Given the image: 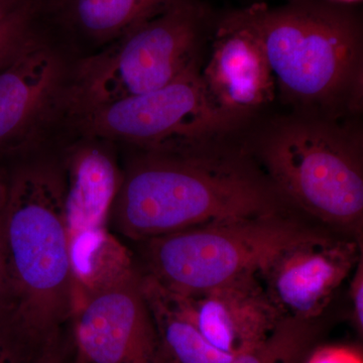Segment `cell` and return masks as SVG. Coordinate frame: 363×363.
<instances>
[{
	"label": "cell",
	"instance_id": "cell-16",
	"mask_svg": "<svg viewBox=\"0 0 363 363\" xmlns=\"http://www.w3.org/2000/svg\"><path fill=\"white\" fill-rule=\"evenodd\" d=\"M311 322L285 319L271 337L228 363H300L313 337Z\"/></svg>",
	"mask_w": 363,
	"mask_h": 363
},
{
	"label": "cell",
	"instance_id": "cell-11",
	"mask_svg": "<svg viewBox=\"0 0 363 363\" xmlns=\"http://www.w3.org/2000/svg\"><path fill=\"white\" fill-rule=\"evenodd\" d=\"M188 297L204 338L216 350L234 357L264 343L285 320L272 305L257 274Z\"/></svg>",
	"mask_w": 363,
	"mask_h": 363
},
{
	"label": "cell",
	"instance_id": "cell-3",
	"mask_svg": "<svg viewBox=\"0 0 363 363\" xmlns=\"http://www.w3.org/2000/svg\"><path fill=\"white\" fill-rule=\"evenodd\" d=\"M284 96L296 105L351 111L362 99V40L350 14L318 0L245 9Z\"/></svg>",
	"mask_w": 363,
	"mask_h": 363
},
{
	"label": "cell",
	"instance_id": "cell-4",
	"mask_svg": "<svg viewBox=\"0 0 363 363\" xmlns=\"http://www.w3.org/2000/svg\"><path fill=\"white\" fill-rule=\"evenodd\" d=\"M259 155L271 185L331 225L358 231L363 218L359 140L329 121L296 118L262 138Z\"/></svg>",
	"mask_w": 363,
	"mask_h": 363
},
{
	"label": "cell",
	"instance_id": "cell-18",
	"mask_svg": "<svg viewBox=\"0 0 363 363\" xmlns=\"http://www.w3.org/2000/svg\"><path fill=\"white\" fill-rule=\"evenodd\" d=\"M33 344L9 323L0 317V363H25L26 350Z\"/></svg>",
	"mask_w": 363,
	"mask_h": 363
},
{
	"label": "cell",
	"instance_id": "cell-5",
	"mask_svg": "<svg viewBox=\"0 0 363 363\" xmlns=\"http://www.w3.org/2000/svg\"><path fill=\"white\" fill-rule=\"evenodd\" d=\"M200 18L195 4L180 0L83 59L65 86L62 106L77 118L174 82L198 67Z\"/></svg>",
	"mask_w": 363,
	"mask_h": 363
},
{
	"label": "cell",
	"instance_id": "cell-13",
	"mask_svg": "<svg viewBox=\"0 0 363 363\" xmlns=\"http://www.w3.org/2000/svg\"><path fill=\"white\" fill-rule=\"evenodd\" d=\"M63 175L64 212L71 252L109 233L123 172L107 149L88 142L69 152Z\"/></svg>",
	"mask_w": 363,
	"mask_h": 363
},
{
	"label": "cell",
	"instance_id": "cell-20",
	"mask_svg": "<svg viewBox=\"0 0 363 363\" xmlns=\"http://www.w3.org/2000/svg\"><path fill=\"white\" fill-rule=\"evenodd\" d=\"M350 285V300L352 307V319L357 330H363V259H359L352 272Z\"/></svg>",
	"mask_w": 363,
	"mask_h": 363
},
{
	"label": "cell",
	"instance_id": "cell-1",
	"mask_svg": "<svg viewBox=\"0 0 363 363\" xmlns=\"http://www.w3.org/2000/svg\"><path fill=\"white\" fill-rule=\"evenodd\" d=\"M145 152L123 173L111 210V225L128 240L279 211L274 187L240 160L201 147Z\"/></svg>",
	"mask_w": 363,
	"mask_h": 363
},
{
	"label": "cell",
	"instance_id": "cell-14",
	"mask_svg": "<svg viewBox=\"0 0 363 363\" xmlns=\"http://www.w3.org/2000/svg\"><path fill=\"white\" fill-rule=\"evenodd\" d=\"M140 285L164 350L173 363H228L234 355L213 347L195 323L188 296L169 290L147 272Z\"/></svg>",
	"mask_w": 363,
	"mask_h": 363
},
{
	"label": "cell",
	"instance_id": "cell-6",
	"mask_svg": "<svg viewBox=\"0 0 363 363\" xmlns=\"http://www.w3.org/2000/svg\"><path fill=\"white\" fill-rule=\"evenodd\" d=\"M318 231L279 212L211 222L143 241L147 272L192 296L257 274L284 247Z\"/></svg>",
	"mask_w": 363,
	"mask_h": 363
},
{
	"label": "cell",
	"instance_id": "cell-23",
	"mask_svg": "<svg viewBox=\"0 0 363 363\" xmlns=\"http://www.w3.org/2000/svg\"><path fill=\"white\" fill-rule=\"evenodd\" d=\"M26 1L28 0H0V20L13 13L14 9H18Z\"/></svg>",
	"mask_w": 363,
	"mask_h": 363
},
{
	"label": "cell",
	"instance_id": "cell-26",
	"mask_svg": "<svg viewBox=\"0 0 363 363\" xmlns=\"http://www.w3.org/2000/svg\"><path fill=\"white\" fill-rule=\"evenodd\" d=\"M336 1L354 2V1H359V0H336Z\"/></svg>",
	"mask_w": 363,
	"mask_h": 363
},
{
	"label": "cell",
	"instance_id": "cell-22",
	"mask_svg": "<svg viewBox=\"0 0 363 363\" xmlns=\"http://www.w3.org/2000/svg\"><path fill=\"white\" fill-rule=\"evenodd\" d=\"M35 363H63V352L59 343V334L52 336L40 346Z\"/></svg>",
	"mask_w": 363,
	"mask_h": 363
},
{
	"label": "cell",
	"instance_id": "cell-24",
	"mask_svg": "<svg viewBox=\"0 0 363 363\" xmlns=\"http://www.w3.org/2000/svg\"><path fill=\"white\" fill-rule=\"evenodd\" d=\"M9 177H6L4 169L0 168V213L6 204L7 191H9Z\"/></svg>",
	"mask_w": 363,
	"mask_h": 363
},
{
	"label": "cell",
	"instance_id": "cell-17",
	"mask_svg": "<svg viewBox=\"0 0 363 363\" xmlns=\"http://www.w3.org/2000/svg\"><path fill=\"white\" fill-rule=\"evenodd\" d=\"M35 6L28 0L0 20V70L40 42L33 28Z\"/></svg>",
	"mask_w": 363,
	"mask_h": 363
},
{
	"label": "cell",
	"instance_id": "cell-12",
	"mask_svg": "<svg viewBox=\"0 0 363 363\" xmlns=\"http://www.w3.org/2000/svg\"><path fill=\"white\" fill-rule=\"evenodd\" d=\"M63 64L43 44L0 70V149L26 140L62 106Z\"/></svg>",
	"mask_w": 363,
	"mask_h": 363
},
{
	"label": "cell",
	"instance_id": "cell-15",
	"mask_svg": "<svg viewBox=\"0 0 363 363\" xmlns=\"http://www.w3.org/2000/svg\"><path fill=\"white\" fill-rule=\"evenodd\" d=\"M180 0H62L67 20L88 37L111 43Z\"/></svg>",
	"mask_w": 363,
	"mask_h": 363
},
{
	"label": "cell",
	"instance_id": "cell-19",
	"mask_svg": "<svg viewBox=\"0 0 363 363\" xmlns=\"http://www.w3.org/2000/svg\"><path fill=\"white\" fill-rule=\"evenodd\" d=\"M306 363H363V357L350 346L328 345L313 351Z\"/></svg>",
	"mask_w": 363,
	"mask_h": 363
},
{
	"label": "cell",
	"instance_id": "cell-10",
	"mask_svg": "<svg viewBox=\"0 0 363 363\" xmlns=\"http://www.w3.org/2000/svg\"><path fill=\"white\" fill-rule=\"evenodd\" d=\"M201 77L215 105L236 123L274 99L277 85L266 50L245 9L219 26Z\"/></svg>",
	"mask_w": 363,
	"mask_h": 363
},
{
	"label": "cell",
	"instance_id": "cell-9",
	"mask_svg": "<svg viewBox=\"0 0 363 363\" xmlns=\"http://www.w3.org/2000/svg\"><path fill=\"white\" fill-rule=\"evenodd\" d=\"M362 257L357 241L319 231L279 250L257 276L283 319L312 322Z\"/></svg>",
	"mask_w": 363,
	"mask_h": 363
},
{
	"label": "cell",
	"instance_id": "cell-8",
	"mask_svg": "<svg viewBox=\"0 0 363 363\" xmlns=\"http://www.w3.org/2000/svg\"><path fill=\"white\" fill-rule=\"evenodd\" d=\"M135 266L73 298L77 352L86 363H173L143 298Z\"/></svg>",
	"mask_w": 363,
	"mask_h": 363
},
{
	"label": "cell",
	"instance_id": "cell-21",
	"mask_svg": "<svg viewBox=\"0 0 363 363\" xmlns=\"http://www.w3.org/2000/svg\"><path fill=\"white\" fill-rule=\"evenodd\" d=\"M1 213H0V315H4L6 309L7 297H9V278H7L6 247H4V231H2Z\"/></svg>",
	"mask_w": 363,
	"mask_h": 363
},
{
	"label": "cell",
	"instance_id": "cell-25",
	"mask_svg": "<svg viewBox=\"0 0 363 363\" xmlns=\"http://www.w3.org/2000/svg\"><path fill=\"white\" fill-rule=\"evenodd\" d=\"M74 363H86L84 358H83L82 355L80 353L77 352V357H76L75 362Z\"/></svg>",
	"mask_w": 363,
	"mask_h": 363
},
{
	"label": "cell",
	"instance_id": "cell-2",
	"mask_svg": "<svg viewBox=\"0 0 363 363\" xmlns=\"http://www.w3.org/2000/svg\"><path fill=\"white\" fill-rule=\"evenodd\" d=\"M64 186L63 172L49 164L18 169L1 213L9 278L4 316L40 345L58 334L73 310Z\"/></svg>",
	"mask_w": 363,
	"mask_h": 363
},
{
	"label": "cell",
	"instance_id": "cell-7",
	"mask_svg": "<svg viewBox=\"0 0 363 363\" xmlns=\"http://www.w3.org/2000/svg\"><path fill=\"white\" fill-rule=\"evenodd\" d=\"M86 136L145 150L201 147L236 123L215 105L198 67L160 89L99 107L75 118Z\"/></svg>",
	"mask_w": 363,
	"mask_h": 363
}]
</instances>
